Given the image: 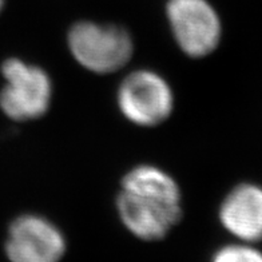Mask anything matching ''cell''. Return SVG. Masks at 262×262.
Here are the masks:
<instances>
[{
	"mask_svg": "<svg viewBox=\"0 0 262 262\" xmlns=\"http://www.w3.org/2000/svg\"><path fill=\"white\" fill-rule=\"evenodd\" d=\"M3 3H4V0H0V10H2V7H3Z\"/></svg>",
	"mask_w": 262,
	"mask_h": 262,
	"instance_id": "cell-10",
	"label": "cell"
},
{
	"mask_svg": "<svg viewBox=\"0 0 262 262\" xmlns=\"http://www.w3.org/2000/svg\"><path fill=\"white\" fill-rule=\"evenodd\" d=\"M213 262H262V253L249 245H229L215 253Z\"/></svg>",
	"mask_w": 262,
	"mask_h": 262,
	"instance_id": "cell-9",
	"label": "cell"
},
{
	"mask_svg": "<svg viewBox=\"0 0 262 262\" xmlns=\"http://www.w3.org/2000/svg\"><path fill=\"white\" fill-rule=\"evenodd\" d=\"M122 190L181 202V191L176 181L156 166H138L128 171L122 181Z\"/></svg>",
	"mask_w": 262,
	"mask_h": 262,
	"instance_id": "cell-8",
	"label": "cell"
},
{
	"mask_svg": "<svg viewBox=\"0 0 262 262\" xmlns=\"http://www.w3.org/2000/svg\"><path fill=\"white\" fill-rule=\"evenodd\" d=\"M70 51L89 71L110 74L122 69L133 55V40L126 30L80 21L70 30Z\"/></svg>",
	"mask_w": 262,
	"mask_h": 262,
	"instance_id": "cell-1",
	"label": "cell"
},
{
	"mask_svg": "<svg viewBox=\"0 0 262 262\" xmlns=\"http://www.w3.org/2000/svg\"><path fill=\"white\" fill-rule=\"evenodd\" d=\"M225 229L241 241L262 239V189L239 185L231 190L220 210Z\"/></svg>",
	"mask_w": 262,
	"mask_h": 262,
	"instance_id": "cell-7",
	"label": "cell"
},
{
	"mask_svg": "<svg viewBox=\"0 0 262 262\" xmlns=\"http://www.w3.org/2000/svg\"><path fill=\"white\" fill-rule=\"evenodd\" d=\"M6 250L11 262H59L66 241L52 222L26 214L11 225Z\"/></svg>",
	"mask_w": 262,
	"mask_h": 262,
	"instance_id": "cell-5",
	"label": "cell"
},
{
	"mask_svg": "<svg viewBox=\"0 0 262 262\" xmlns=\"http://www.w3.org/2000/svg\"><path fill=\"white\" fill-rule=\"evenodd\" d=\"M118 106L133 123L157 126L171 114L174 98L169 83L162 76L148 70H139L122 82Z\"/></svg>",
	"mask_w": 262,
	"mask_h": 262,
	"instance_id": "cell-3",
	"label": "cell"
},
{
	"mask_svg": "<svg viewBox=\"0 0 262 262\" xmlns=\"http://www.w3.org/2000/svg\"><path fill=\"white\" fill-rule=\"evenodd\" d=\"M6 86L0 93V107L14 121H30L45 115L51 103L49 75L20 59H8L2 69Z\"/></svg>",
	"mask_w": 262,
	"mask_h": 262,
	"instance_id": "cell-2",
	"label": "cell"
},
{
	"mask_svg": "<svg viewBox=\"0 0 262 262\" xmlns=\"http://www.w3.org/2000/svg\"><path fill=\"white\" fill-rule=\"evenodd\" d=\"M117 207L122 222L134 235L145 241L165 237L182 215L181 202L142 195L122 190Z\"/></svg>",
	"mask_w": 262,
	"mask_h": 262,
	"instance_id": "cell-6",
	"label": "cell"
},
{
	"mask_svg": "<svg viewBox=\"0 0 262 262\" xmlns=\"http://www.w3.org/2000/svg\"><path fill=\"white\" fill-rule=\"evenodd\" d=\"M167 17L177 43L193 58L209 55L221 39V21L206 0H169Z\"/></svg>",
	"mask_w": 262,
	"mask_h": 262,
	"instance_id": "cell-4",
	"label": "cell"
}]
</instances>
